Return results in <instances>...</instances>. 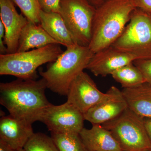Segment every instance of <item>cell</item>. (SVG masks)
<instances>
[{"label":"cell","mask_w":151,"mask_h":151,"mask_svg":"<svg viewBox=\"0 0 151 151\" xmlns=\"http://www.w3.org/2000/svg\"><path fill=\"white\" fill-rule=\"evenodd\" d=\"M47 88L43 78H17L0 83V103L16 119L32 124L40 122L47 108L51 103L45 95Z\"/></svg>","instance_id":"cell-1"},{"label":"cell","mask_w":151,"mask_h":151,"mask_svg":"<svg viewBox=\"0 0 151 151\" xmlns=\"http://www.w3.org/2000/svg\"><path fill=\"white\" fill-rule=\"evenodd\" d=\"M135 9L132 0H106L96 9L88 46L93 53L115 42L129 22Z\"/></svg>","instance_id":"cell-2"},{"label":"cell","mask_w":151,"mask_h":151,"mask_svg":"<svg viewBox=\"0 0 151 151\" xmlns=\"http://www.w3.org/2000/svg\"><path fill=\"white\" fill-rule=\"evenodd\" d=\"M66 48L45 71L40 72L46 82L47 89L64 96H67L73 80L86 69L94 54L88 46L78 44Z\"/></svg>","instance_id":"cell-3"},{"label":"cell","mask_w":151,"mask_h":151,"mask_svg":"<svg viewBox=\"0 0 151 151\" xmlns=\"http://www.w3.org/2000/svg\"><path fill=\"white\" fill-rule=\"evenodd\" d=\"M60 44H51L32 50L0 55V75L23 79H35L41 65L54 62L63 52Z\"/></svg>","instance_id":"cell-4"},{"label":"cell","mask_w":151,"mask_h":151,"mask_svg":"<svg viewBox=\"0 0 151 151\" xmlns=\"http://www.w3.org/2000/svg\"><path fill=\"white\" fill-rule=\"evenodd\" d=\"M112 45L138 59L151 58V14L135 9L122 35Z\"/></svg>","instance_id":"cell-5"},{"label":"cell","mask_w":151,"mask_h":151,"mask_svg":"<svg viewBox=\"0 0 151 151\" xmlns=\"http://www.w3.org/2000/svg\"><path fill=\"white\" fill-rule=\"evenodd\" d=\"M101 125L112 133L124 151L151 150L144 119L129 108L115 119Z\"/></svg>","instance_id":"cell-6"},{"label":"cell","mask_w":151,"mask_h":151,"mask_svg":"<svg viewBox=\"0 0 151 151\" xmlns=\"http://www.w3.org/2000/svg\"><path fill=\"white\" fill-rule=\"evenodd\" d=\"M96 10L86 0H60L59 13L76 43L89 46Z\"/></svg>","instance_id":"cell-7"},{"label":"cell","mask_w":151,"mask_h":151,"mask_svg":"<svg viewBox=\"0 0 151 151\" xmlns=\"http://www.w3.org/2000/svg\"><path fill=\"white\" fill-rule=\"evenodd\" d=\"M84 114L66 102L59 105H50L40 119L51 133L79 134L84 128Z\"/></svg>","instance_id":"cell-8"},{"label":"cell","mask_w":151,"mask_h":151,"mask_svg":"<svg viewBox=\"0 0 151 151\" xmlns=\"http://www.w3.org/2000/svg\"><path fill=\"white\" fill-rule=\"evenodd\" d=\"M105 95L106 93L101 92L91 77L83 71L70 84L67 102L84 114L100 102Z\"/></svg>","instance_id":"cell-9"},{"label":"cell","mask_w":151,"mask_h":151,"mask_svg":"<svg viewBox=\"0 0 151 151\" xmlns=\"http://www.w3.org/2000/svg\"><path fill=\"white\" fill-rule=\"evenodd\" d=\"M128 108L122 90L111 86L105 97L84 114V119L92 124H102L115 119Z\"/></svg>","instance_id":"cell-10"},{"label":"cell","mask_w":151,"mask_h":151,"mask_svg":"<svg viewBox=\"0 0 151 151\" xmlns=\"http://www.w3.org/2000/svg\"><path fill=\"white\" fill-rule=\"evenodd\" d=\"M138 59L137 57L112 45L94 53L86 67L95 76L105 77Z\"/></svg>","instance_id":"cell-11"},{"label":"cell","mask_w":151,"mask_h":151,"mask_svg":"<svg viewBox=\"0 0 151 151\" xmlns=\"http://www.w3.org/2000/svg\"><path fill=\"white\" fill-rule=\"evenodd\" d=\"M0 16L5 28L4 42L7 53H15L21 33L28 20L17 12L12 0H0Z\"/></svg>","instance_id":"cell-12"},{"label":"cell","mask_w":151,"mask_h":151,"mask_svg":"<svg viewBox=\"0 0 151 151\" xmlns=\"http://www.w3.org/2000/svg\"><path fill=\"white\" fill-rule=\"evenodd\" d=\"M34 134L32 125L14 118L11 115L0 119V140L15 150L23 148Z\"/></svg>","instance_id":"cell-13"},{"label":"cell","mask_w":151,"mask_h":151,"mask_svg":"<svg viewBox=\"0 0 151 151\" xmlns=\"http://www.w3.org/2000/svg\"><path fill=\"white\" fill-rule=\"evenodd\" d=\"M79 134L89 151H124L112 133L101 124H92L90 129L84 128Z\"/></svg>","instance_id":"cell-14"},{"label":"cell","mask_w":151,"mask_h":151,"mask_svg":"<svg viewBox=\"0 0 151 151\" xmlns=\"http://www.w3.org/2000/svg\"><path fill=\"white\" fill-rule=\"evenodd\" d=\"M122 92L129 109L143 119L151 118V84L146 82L132 88H123Z\"/></svg>","instance_id":"cell-15"},{"label":"cell","mask_w":151,"mask_h":151,"mask_svg":"<svg viewBox=\"0 0 151 151\" xmlns=\"http://www.w3.org/2000/svg\"><path fill=\"white\" fill-rule=\"evenodd\" d=\"M40 20L41 26L59 44L66 47L76 43L59 13L46 12L41 10Z\"/></svg>","instance_id":"cell-16"},{"label":"cell","mask_w":151,"mask_h":151,"mask_svg":"<svg viewBox=\"0 0 151 151\" xmlns=\"http://www.w3.org/2000/svg\"><path fill=\"white\" fill-rule=\"evenodd\" d=\"M51 44L59 43L49 35L39 24L28 21L21 33L17 52L41 48Z\"/></svg>","instance_id":"cell-17"},{"label":"cell","mask_w":151,"mask_h":151,"mask_svg":"<svg viewBox=\"0 0 151 151\" xmlns=\"http://www.w3.org/2000/svg\"><path fill=\"white\" fill-rule=\"evenodd\" d=\"M111 75L123 88H132L146 82L142 73L133 62L115 70Z\"/></svg>","instance_id":"cell-18"},{"label":"cell","mask_w":151,"mask_h":151,"mask_svg":"<svg viewBox=\"0 0 151 151\" xmlns=\"http://www.w3.org/2000/svg\"><path fill=\"white\" fill-rule=\"evenodd\" d=\"M51 137L59 151H89L79 134L51 133Z\"/></svg>","instance_id":"cell-19"},{"label":"cell","mask_w":151,"mask_h":151,"mask_svg":"<svg viewBox=\"0 0 151 151\" xmlns=\"http://www.w3.org/2000/svg\"><path fill=\"white\" fill-rule=\"evenodd\" d=\"M23 149L25 151H59L51 137L42 133H34Z\"/></svg>","instance_id":"cell-20"},{"label":"cell","mask_w":151,"mask_h":151,"mask_svg":"<svg viewBox=\"0 0 151 151\" xmlns=\"http://www.w3.org/2000/svg\"><path fill=\"white\" fill-rule=\"evenodd\" d=\"M19 8L29 21L39 24L41 10L38 0H12Z\"/></svg>","instance_id":"cell-21"},{"label":"cell","mask_w":151,"mask_h":151,"mask_svg":"<svg viewBox=\"0 0 151 151\" xmlns=\"http://www.w3.org/2000/svg\"><path fill=\"white\" fill-rule=\"evenodd\" d=\"M133 63L141 70L146 82L151 84V58L136 60Z\"/></svg>","instance_id":"cell-22"},{"label":"cell","mask_w":151,"mask_h":151,"mask_svg":"<svg viewBox=\"0 0 151 151\" xmlns=\"http://www.w3.org/2000/svg\"><path fill=\"white\" fill-rule=\"evenodd\" d=\"M60 0H38L41 10L46 12L59 13Z\"/></svg>","instance_id":"cell-23"},{"label":"cell","mask_w":151,"mask_h":151,"mask_svg":"<svg viewBox=\"0 0 151 151\" xmlns=\"http://www.w3.org/2000/svg\"><path fill=\"white\" fill-rule=\"evenodd\" d=\"M135 8L151 14V0H132Z\"/></svg>","instance_id":"cell-24"},{"label":"cell","mask_w":151,"mask_h":151,"mask_svg":"<svg viewBox=\"0 0 151 151\" xmlns=\"http://www.w3.org/2000/svg\"><path fill=\"white\" fill-rule=\"evenodd\" d=\"M5 28L2 22L0 21V55L7 53V48L4 42Z\"/></svg>","instance_id":"cell-25"},{"label":"cell","mask_w":151,"mask_h":151,"mask_svg":"<svg viewBox=\"0 0 151 151\" xmlns=\"http://www.w3.org/2000/svg\"><path fill=\"white\" fill-rule=\"evenodd\" d=\"M143 119L146 131L151 142V118H145Z\"/></svg>","instance_id":"cell-26"},{"label":"cell","mask_w":151,"mask_h":151,"mask_svg":"<svg viewBox=\"0 0 151 151\" xmlns=\"http://www.w3.org/2000/svg\"><path fill=\"white\" fill-rule=\"evenodd\" d=\"M0 151H18L15 150L4 141L0 140Z\"/></svg>","instance_id":"cell-27"},{"label":"cell","mask_w":151,"mask_h":151,"mask_svg":"<svg viewBox=\"0 0 151 151\" xmlns=\"http://www.w3.org/2000/svg\"><path fill=\"white\" fill-rule=\"evenodd\" d=\"M88 1V2L90 4V2H92L93 3L97 2L98 1H100V0H86Z\"/></svg>","instance_id":"cell-28"},{"label":"cell","mask_w":151,"mask_h":151,"mask_svg":"<svg viewBox=\"0 0 151 151\" xmlns=\"http://www.w3.org/2000/svg\"><path fill=\"white\" fill-rule=\"evenodd\" d=\"M18 151H25L24 149L23 148L19 149V150H18Z\"/></svg>","instance_id":"cell-29"},{"label":"cell","mask_w":151,"mask_h":151,"mask_svg":"<svg viewBox=\"0 0 151 151\" xmlns=\"http://www.w3.org/2000/svg\"><path fill=\"white\" fill-rule=\"evenodd\" d=\"M148 151H151V150H149Z\"/></svg>","instance_id":"cell-30"}]
</instances>
